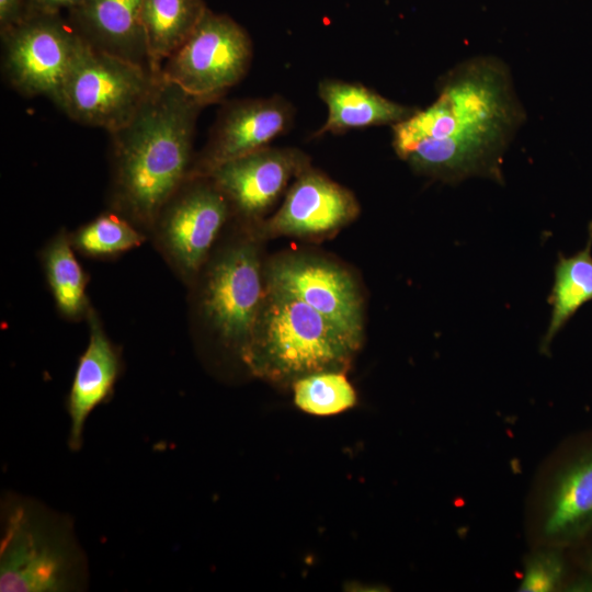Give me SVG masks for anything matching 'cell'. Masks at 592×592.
<instances>
[{"label": "cell", "mask_w": 592, "mask_h": 592, "mask_svg": "<svg viewBox=\"0 0 592 592\" xmlns=\"http://www.w3.org/2000/svg\"><path fill=\"white\" fill-rule=\"evenodd\" d=\"M1 41L2 69L12 88L53 102L84 42L61 13L31 14Z\"/></svg>", "instance_id": "52a82bcc"}, {"label": "cell", "mask_w": 592, "mask_h": 592, "mask_svg": "<svg viewBox=\"0 0 592 592\" xmlns=\"http://www.w3.org/2000/svg\"><path fill=\"white\" fill-rule=\"evenodd\" d=\"M202 107L160 78L134 117L110 134L115 212L153 228L162 207L189 177Z\"/></svg>", "instance_id": "7a4b0ae2"}, {"label": "cell", "mask_w": 592, "mask_h": 592, "mask_svg": "<svg viewBox=\"0 0 592 592\" xmlns=\"http://www.w3.org/2000/svg\"><path fill=\"white\" fill-rule=\"evenodd\" d=\"M592 224L585 247L571 257L559 254L548 303L550 320L543 337L540 351L547 353L556 334L578 309L592 300Z\"/></svg>", "instance_id": "d6986e66"}, {"label": "cell", "mask_w": 592, "mask_h": 592, "mask_svg": "<svg viewBox=\"0 0 592 592\" xmlns=\"http://www.w3.org/2000/svg\"><path fill=\"white\" fill-rule=\"evenodd\" d=\"M141 5L143 0H82L68 20L90 46L150 70Z\"/></svg>", "instance_id": "9a60e30c"}, {"label": "cell", "mask_w": 592, "mask_h": 592, "mask_svg": "<svg viewBox=\"0 0 592 592\" xmlns=\"http://www.w3.org/2000/svg\"><path fill=\"white\" fill-rule=\"evenodd\" d=\"M29 15V0H0V36L19 26Z\"/></svg>", "instance_id": "cb8c5ba5"}, {"label": "cell", "mask_w": 592, "mask_h": 592, "mask_svg": "<svg viewBox=\"0 0 592 592\" xmlns=\"http://www.w3.org/2000/svg\"><path fill=\"white\" fill-rule=\"evenodd\" d=\"M318 94L327 105L328 115L314 134L315 138L328 133L337 135L373 126H392L417 110L389 100L358 82L339 79L320 81Z\"/></svg>", "instance_id": "e0dca14e"}, {"label": "cell", "mask_w": 592, "mask_h": 592, "mask_svg": "<svg viewBox=\"0 0 592 592\" xmlns=\"http://www.w3.org/2000/svg\"><path fill=\"white\" fill-rule=\"evenodd\" d=\"M360 346L304 301L266 288L241 355L258 375L274 380L342 372Z\"/></svg>", "instance_id": "3957f363"}, {"label": "cell", "mask_w": 592, "mask_h": 592, "mask_svg": "<svg viewBox=\"0 0 592 592\" xmlns=\"http://www.w3.org/2000/svg\"><path fill=\"white\" fill-rule=\"evenodd\" d=\"M70 238L56 235L42 251V261L58 311L68 319H79L90 306L86 295L87 276L77 261Z\"/></svg>", "instance_id": "ffe728a7"}, {"label": "cell", "mask_w": 592, "mask_h": 592, "mask_svg": "<svg viewBox=\"0 0 592 592\" xmlns=\"http://www.w3.org/2000/svg\"><path fill=\"white\" fill-rule=\"evenodd\" d=\"M266 284L304 301L361 345L362 298L353 277L340 266L312 258H284L270 265Z\"/></svg>", "instance_id": "30bf717a"}, {"label": "cell", "mask_w": 592, "mask_h": 592, "mask_svg": "<svg viewBox=\"0 0 592 592\" xmlns=\"http://www.w3.org/2000/svg\"><path fill=\"white\" fill-rule=\"evenodd\" d=\"M204 0H143L141 24L150 70L161 78V68L191 35L207 11Z\"/></svg>", "instance_id": "ac0fdd59"}, {"label": "cell", "mask_w": 592, "mask_h": 592, "mask_svg": "<svg viewBox=\"0 0 592 592\" xmlns=\"http://www.w3.org/2000/svg\"><path fill=\"white\" fill-rule=\"evenodd\" d=\"M295 403L303 411L329 415L354 406L356 395L342 372L310 374L294 383Z\"/></svg>", "instance_id": "7402d4cb"}, {"label": "cell", "mask_w": 592, "mask_h": 592, "mask_svg": "<svg viewBox=\"0 0 592 592\" xmlns=\"http://www.w3.org/2000/svg\"><path fill=\"white\" fill-rule=\"evenodd\" d=\"M82 0H29L30 15L34 13H61L69 11Z\"/></svg>", "instance_id": "d4e9b609"}, {"label": "cell", "mask_w": 592, "mask_h": 592, "mask_svg": "<svg viewBox=\"0 0 592 592\" xmlns=\"http://www.w3.org/2000/svg\"><path fill=\"white\" fill-rule=\"evenodd\" d=\"M260 260L251 243L226 250L209 267L202 292V310L227 342L248 343L263 303Z\"/></svg>", "instance_id": "9c48e42d"}, {"label": "cell", "mask_w": 592, "mask_h": 592, "mask_svg": "<svg viewBox=\"0 0 592 592\" xmlns=\"http://www.w3.org/2000/svg\"><path fill=\"white\" fill-rule=\"evenodd\" d=\"M87 316L89 342L79 358L66 402L70 418L68 444L72 451L81 448L89 415L110 399L121 371L118 351L105 334L91 307Z\"/></svg>", "instance_id": "5bb4252c"}, {"label": "cell", "mask_w": 592, "mask_h": 592, "mask_svg": "<svg viewBox=\"0 0 592 592\" xmlns=\"http://www.w3.org/2000/svg\"><path fill=\"white\" fill-rule=\"evenodd\" d=\"M589 569H590V572L592 573V554L589 558Z\"/></svg>", "instance_id": "484cf974"}, {"label": "cell", "mask_w": 592, "mask_h": 592, "mask_svg": "<svg viewBox=\"0 0 592 592\" xmlns=\"http://www.w3.org/2000/svg\"><path fill=\"white\" fill-rule=\"evenodd\" d=\"M69 238L73 248L89 257L115 255L140 246L146 239L115 210L101 214Z\"/></svg>", "instance_id": "44dd1931"}, {"label": "cell", "mask_w": 592, "mask_h": 592, "mask_svg": "<svg viewBox=\"0 0 592 592\" xmlns=\"http://www.w3.org/2000/svg\"><path fill=\"white\" fill-rule=\"evenodd\" d=\"M230 213L209 177H189L162 207L153 229L171 264L185 278L203 266Z\"/></svg>", "instance_id": "ba28073f"}, {"label": "cell", "mask_w": 592, "mask_h": 592, "mask_svg": "<svg viewBox=\"0 0 592 592\" xmlns=\"http://www.w3.org/2000/svg\"><path fill=\"white\" fill-rule=\"evenodd\" d=\"M307 167L308 157L296 148L266 147L223 163L206 177L224 193L230 209L257 218L275 203L289 180Z\"/></svg>", "instance_id": "7c38bea8"}, {"label": "cell", "mask_w": 592, "mask_h": 592, "mask_svg": "<svg viewBox=\"0 0 592 592\" xmlns=\"http://www.w3.org/2000/svg\"><path fill=\"white\" fill-rule=\"evenodd\" d=\"M159 79L83 42L55 103L75 122L111 134L134 117Z\"/></svg>", "instance_id": "5b68a950"}, {"label": "cell", "mask_w": 592, "mask_h": 592, "mask_svg": "<svg viewBox=\"0 0 592 592\" xmlns=\"http://www.w3.org/2000/svg\"><path fill=\"white\" fill-rule=\"evenodd\" d=\"M252 52V41L240 24L207 9L191 35L163 62L161 78L205 106L247 75Z\"/></svg>", "instance_id": "8992f818"}, {"label": "cell", "mask_w": 592, "mask_h": 592, "mask_svg": "<svg viewBox=\"0 0 592 592\" xmlns=\"http://www.w3.org/2000/svg\"><path fill=\"white\" fill-rule=\"evenodd\" d=\"M544 536L573 544L592 530V444L557 475L544 515Z\"/></svg>", "instance_id": "2e32d148"}, {"label": "cell", "mask_w": 592, "mask_h": 592, "mask_svg": "<svg viewBox=\"0 0 592 592\" xmlns=\"http://www.w3.org/2000/svg\"><path fill=\"white\" fill-rule=\"evenodd\" d=\"M294 114L292 104L280 95L226 104L189 177H206L223 163L270 147L291 128Z\"/></svg>", "instance_id": "8fae6325"}, {"label": "cell", "mask_w": 592, "mask_h": 592, "mask_svg": "<svg viewBox=\"0 0 592 592\" xmlns=\"http://www.w3.org/2000/svg\"><path fill=\"white\" fill-rule=\"evenodd\" d=\"M351 191L309 167L289 187L277 213L264 224L272 236H315L332 232L358 214Z\"/></svg>", "instance_id": "4fadbf2b"}, {"label": "cell", "mask_w": 592, "mask_h": 592, "mask_svg": "<svg viewBox=\"0 0 592 592\" xmlns=\"http://www.w3.org/2000/svg\"><path fill=\"white\" fill-rule=\"evenodd\" d=\"M526 119L510 68L473 57L439 81L436 99L392 125V148L415 172L446 183L502 182L504 153Z\"/></svg>", "instance_id": "6da1fadb"}, {"label": "cell", "mask_w": 592, "mask_h": 592, "mask_svg": "<svg viewBox=\"0 0 592 592\" xmlns=\"http://www.w3.org/2000/svg\"><path fill=\"white\" fill-rule=\"evenodd\" d=\"M566 574L565 559L559 550H543L528 558L520 591L549 592L561 587Z\"/></svg>", "instance_id": "603a6c76"}, {"label": "cell", "mask_w": 592, "mask_h": 592, "mask_svg": "<svg viewBox=\"0 0 592 592\" xmlns=\"http://www.w3.org/2000/svg\"><path fill=\"white\" fill-rule=\"evenodd\" d=\"M3 511L1 592H59L80 587L83 556L65 520L29 500H11Z\"/></svg>", "instance_id": "277c9868"}]
</instances>
